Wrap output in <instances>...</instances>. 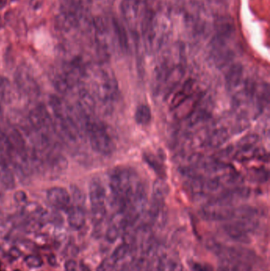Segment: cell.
Returning a JSON list of instances; mask_svg holds the SVG:
<instances>
[{
	"mask_svg": "<svg viewBox=\"0 0 270 271\" xmlns=\"http://www.w3.org/2000/svg\"><path fill=\"white\" fill-rule=\"evenodd\" d=\"M109 186L118 211L124 210L129 199L145 189L137 174L126 168H116L110 171Z\"/></svg>",
	"mask_w": 270,
	"mask_h": 271,
	"instance_id": "6da1fadb",
	"label": "cell"
},
{
	"mask_svg": "<svg viewBox=\"0 0 270 271\" xmlns=\"http://www.w3.org/2000/svg\"><path fill=\"white\" fill-rule=\"evenodd\" d=\"M86 133L93 150L103 155L113 153L115 144L105 124L93 118L87 122Z\"/></svg>",
	"mask_w": 270,
	"mask_h": 271,
	"instance_id": "7a4b0ae2",
	"label": "cell"
},
{
	"mask_svg": "<svg viewBox=\"0 0 270 271\" xmlns=\"http://www.w3.org/2000/svg\"><path fill=\"white\" fill-rule=\"evenodd\" d=\"M84 15V4L82 0H63L56 16V28L68 32L76 28Z\"/></svg>",
	"mask_w": 270,
	"mask_h": 271,
	"instance_id": "3957f363",
	"label": "cell"
},
{
	"mask_svg": "<svg viewBox=\"0 0 270 271\" xmlns=\"http://www.w3.org/2000/svg\"><path fill=\"white\" fill-rule=\"evenodd\" d=\"M95 95L103 102H111L118 94V84L116 78L110 71L101 70L97 75L94 82Z\"/></svg>",
	"mask_w": 270,
	"mask_h": 271,
	"instance_id": "277c9868",
	"label": "cell"
},
{
	"mask_svg": "<svg viewBox=\"0 0 270 271\" xmlns=\"http://www.w3.org/2000/svg\"><path fill=\"white\" fill-rule=\"evenodd\" d=\"M200 214L207 220L230 221L235 217V207L232 204L213 198L202 207Z\"/></svg>",
	"mask_w": 270,
	"mask_h": 271,
	"instance_id": "5b68a950",
	"label": "cell"
},
{
	"mask_svg": "<svg viewBox=\"0 0 270 271\" xmlns=\"http://www.w3.org/2000/svg\"><path fill=\"white\" fill-rule=\"evenodd\" d=\"M29 120L37 134L46 137H49L48 134L54 132L53 120L44 105H37L33 109L29 115Z\"/></svg>",
	"mask_w": 270,
	"mask_h": 271,
	"instance_id": "8992f818",
	"label": "cell"
},
{
	"mask_svg": "<svg viewBox=\"0 0 270 271\" xmlns=\"http://www.w3.org/2000/svg\"><path fill=\"white\" fill-rule=\"evenodd\" d=\"M15 83L17 84L18 90L30 99H34L38 96L40 93L38 84L26 70L19 69L16 72Z\"/></svg>",
	"mask_w": 270,
	"mask_h": 271,
	"instance_id": "52a82bcc",
	"label": "cell"
},
{
	"mask_svg": "<svg viewBox=\"0 0 270 271\" xmlns=\"http://www.w3.org/2000/svg\"><path fill=\"white\" fill-rule=\"evenodd\" d=\"M96 102L92 94L86 88H80L78 92L77 104L75 110L86 120L93 119Z\"/></svg>",
	"mask_w": 270,
	"mask_h": 271,
	"instance_id": "ba28073f",
	"label": "cell"
},
{
	"mask_svg": "<svg viewBox=\"0 0 270 271\" xmlns=\"http://www.w3.org/2000/svg\"><path fill=\"white\" fill-rule=\"evenodd\" d=\"M46 196L48 202L56 209L68 210L71 207V194L65 188L60 186L50 188L46 193Z\"/></svg>",
	"mask_w": 270,
	"mask_h": 271,
	"instance_id": "9c48e42d",
	"label": "cell"
},
{
	"mask_svg": "<svg viewBox=\"0 0 270 271\" xmlns=\"http://www.w3.org/2000/svg\"><path fill=\"white\" fill-rule=\"evenodd\" d=\"M89 196H90L91 212L95 211H106L105 199L106 194L105 189L101 182L97 179L91 181L89 186Z\"/></svg>",
	"mask_w": 270,
	"mask_h": 271,
	"instance_id": "30bf717a",
	"label": "cell"
},
{
	"mask_svg": "<svg viewBox=\"0 0 270 271\" xmlns=\"http://www.w3.org/2000/svg\"><path fill=\"white\" fill-rule=\"evenodd\" d=\"M203 95L201 93H193L183 103L175 108V116L178 119H187L199 105Z\"/></svg>",
	"mask_w": 270,
	"mask_h": 271,
	"instance_id": "8fae6325",
	"label": "cell"
},
{
	"mask_svg": "<svg viewBox=\"0 0 270 271\" xmlns=\"http://www.w3.org/2000/svg\"><path fill=\"white\" fill-rule=\"evenodd\" d=\"M0 183L7 189H14L15 186V175L11 164L4 153L0 151Z\"/></svg>",
	"mask_w": 270,
	"mask_h": 271,
	"instance_id": "7c38bea8",
	"label": "cell"
},
{
	"mask_svg": "<svg viewBox=\"0 0 270 271\" xmlns=\"http://www.w3.org/2000/svg\"><path fill=\"white\" fill-rule=\"evenodd\" d=\"M183 75H184V70L181 66L172 69L163 83L159 93H162L164 98H168L171 94L172 91L175 89L176 86L180 84Z\"/></svg>",
	"mask_w": 270,
	"mask_h": 271,
	"instance_id": "4fadbf2b",
	"label": "cell"
},
{
	"mask_svg": "<svg viewBox=\"0 0 270 271\" xmlns=\"http://www.w3.org/2000/svg\"><path fill=\"white\" fill-rule=\"evenodd\" d=\"M229 134L226 128L223 126L213 128L208 135L206 136L205 143L207 146L212 149H217L222 146L228 140Z\"/></svg>",
	"mask_w": 270,
	"mask_h": 271,
	"instance_id": "5bb4252c",
	"label": "cell"
},
{
	"mask_svg": "<svg viewBox=\"0 0 270 271\" xmlns=\"http://www.w3.org/2000/svg\"><path fill=\"white\" fill-rule=\"evenodd\" d=\"M68 222L71 228L74 229H80L86 223V214L83 206L71 205L68 209Z\"/></svg>",
	"mask_w": 270,
	"mask_h": 271,
	"instance_id": "9a60e30c",
	"label": "cell"
},
{
	"mask_svg": "<svg viewBox=\"0 0 270 271\" xmlns=\"http://www.w3.org/2000/svg\"><path fill=\"white\" fill-rule=\"evenodd\" d=\"M193 89H194V82L193 80H187L186 82H185L182 87L175 93V95L172 99L170 102L171 110H174L175 108L178 107V105L183 103L186 99L193 95L194 93Z\"/></svg>",
	"mask_w": 270,
	"mask_h": 271,
	"instance_id": "2e32d148",
	"label": "cell"
},
{
	"mask_svg": "<svg viewBox=\"0 0 270 271\" xmlns=\"http://www.w3.org/2000/svg\"><path fill=\"white\" fill-rule=\"evenodd\" d=\"M223 226V229L227 237L235 241L240 243H247L250 242L248 233H246L242 228H239L235 222L230 220Z\"/></svg>",
	"mask_w": 270,
	"mask_h": 271,
	"instance_id": "e0dca14e",
	"label": "cell"
},
{
	"mask_svg": "<svg viewBox=\"0 0 270 271\" xmlns=\"http://www.w3.org/2000/svg\"><path fill=\"white\" fill-rule=\"evenodd\" d=\"M242 74H243V69L240 65L236 64L232 65L226 74V83H227V87L231 90L232 89L233 90L240 86L242 84Z\"/></svg>",
	"mask_w": 270,
	"mask_h": 271,
	"instance_id": "ac0fdd59",
	"label": "cell"
},
{
	"mask_svg": "<svg viewBox=\"0 0 270 271\" xmlns=\"http://www.w3.org/2000/svg\"><path fill=\"white\" fill-rule=\"evenodd\" d=\"M44 213V209L39 203L35 202L27 203L22 206V216L26 218H41L42 213Z\"/></svg>",
	"mask_w": 270,
	"mask_h": 271,
	"instance_id": "d6986e66",
	"label": "cell"
},
{
	"mask_svg": "<svg viewBox=\"0 0 270 271\" xmlns=\"http://www.w3.org/2000/svg\"><path fill=\"white\" fill-rule=\"evenodd\" d=\"M135 121L139 125H147L152 120V112L148 105L141 104L138 106L135 113Z\"/></svg>",
	"mask_w": 270,
	"mask_h": 271,
	"instance_id": "ffe728a7",
	"label": "cell"
},
{
	"mask_svg": "<svg viewBox=\"0 0 270 271\" xmlns=\"http://www.w3.org/2000/svg\"><path fill=\"white\" fill-rule=\"evenodd\" d=\"M219 271H253L251 265L223 259Z\"/></svg>",
	"mask_w": 270,
	"mask_h": 271,
	"instance_id": "44dd1931",
	"label": "cell"
},
{
	"mask_svg": "<svg viewBox=\"0 0 270 271\" xmlns=\"http://www.w3.org/2000/svg\"><path fill=\"white\" fill-rule=\"evenodd\" d=\"M168 194V184L163 180H157L153 186V199L163 202Z\"/></svg>",
	"mask_w": 270,
	"mask_h": 271,
	"instance_id": "7402d4cb",
	"label": "cell"
},
{
	"mask_svg": "<svg viewBox=\"0 0 270 271\" xmlns=\"http://www.w3.org/2000/svg\"><path fill=\"white\" fill-rule=\"evenodd\" d=\"M114 29H115V32L118 35V41L120 42V46L124 50H128L129 41H128V37H127L125 30L115 19L114 20Z\"/></svg>",
	"mask_w": 270,
	"mask_h": 271,
	"instance_id": "603a6c76",
	"label": "cell"
},
{
	"mask_svg": "<svg viewBox=\"0 0 270 271\" xmlns=\"http://www.w3.org/2000/svg\"><path fill=\"white\" fill-rule=\"evenodd\" d=\"M258 136L256 134H249L244 137H242L238 143V149H246V148H253V147H257V143H258Z\"/></svg>",
	"mask_w": 270,
	"mask_h": 271,
	"instance_id": "cb8c5ba5",
	"label": "cell"
},
{
	"mask_svg": "<svg viewBox=\"0 0 270 271\" xmlns=\"http://www.w3.org/2000/svg\"><path fill=\"white\" fill-rule=\"evenodd\" d=\"M130 251V247L126 243H121L120 245L118 246L116 249L114 250L113 254L110 256V258L117 263L119 261L122 260L123 258L126 257L127 254Z\"/></svg>",
	"mask_w": 270,
	"mask_h": 271,
	"instance_id": "d4e9b609",
	"label": "cell"
},
{
	"mask_svg": "<svg viewBox=\"0 0 270 271\" xmlns=\"http://www.w3.org/2000/svg\"><path fill=\"white\" fill-rule=\"evenodd\" d=\"M122 230L120 226L118 224L112 223L110 224V227L108 228L105 233V239L110 242V243H114L118 239V237L120 236V231Z\"/></svg>",
	"mask_w": 270,
	"mask_h": 271,
	"instance_id": "484cf974",
	"label": "cell"
},
{
	"mask_svg": "<svg viewBox=\"0 0 270 271\" xmlns=\"http://www.w3.org/2000/svg\"><path fill=\"white\" fill-rule=\"evenodd\" d=\"M42 227L41 220L37 218H30L24 224V229L27 233H38Z\"/></svg>",
	"mask_w": 270,
	"mask_h": 271,
	"instance_id": "4316f807",
	"label": "cell"
},
{
	"mask_svg": "<svg viewBox=\"0 0 270 271\" xmlns=\"http://www.w3.org/2000/svg\"><path fill=\"white\" fill-rule=\"evenodd\" d=\"M71 189V198H72L74 204L84 207V203H85V198H84V194L81 191V189L78 187V186H72Z\"/></svg>",
	"mask_w": 270,
	"mask_h": 271,
	"instance_id": "83f0119b",
	"label": "cell"
},
{
	"mask_svg": "<svg viewBox=\"0 0 270 271\" xmlns=\"http://www.w3.org/2000/svg\"><path fill=\"white\" fill-rule=\"evenodd\" d=\"M24 261L30 268H38L43 265L42 258L40 256L34 255V254L26 256Z\"/></svg>",
	"mask_w": 270,
	"mask_h": 271,
	"instance_id": "f1b7e54d",
	"label": "cell"
},
{
	"mask_svg": "<svg viewBox=\"0 0 270 271\" xmlns=\"http://www.w3.org/2000/svg\"><path fill=\"white\" fill-rule=\"evenodd\" d=\"M116 263L111 258H107L100 263L97 271H114L116 267Z\"/></svg>",
	"mask_w": 270,
	"mask_h": 271,
	"instance_id": "f546056e",
	"label": "cell"
},
{
	"mask_svg": "<svg viewBox=\"0 0 270 271\" xmlns=\"http://www.w3.org/2000/svg\"><path fill=\"white\" fill-rule=\"evenodd\" d=\"M144 159L146 160L147 163H148L156 172L159 173V174H162V173H163V174H164L162 166L158 163L157 159L156 161H155V158L153 157L152 155H144Z\"/></svg>",
	"mask_w": 270,
	"mask_h": 271,
	"instance_id": "4dcf8cb0",
	"label": "cell"
},
{
	"mask_svg": "<svg viewBox=\"0 0 270 271\" xmlns=\"http://www.w3.org/2000/svg\"><path fill=\"white\" fill-rule=\"evenodd\" d=\"M14 199H15V203L23 206L24 204L27 203V194L22 190H18V191L15 192Z\"/></svg>",
	"mask_w": 270,
	"mask_h": 271,
	"instance_id": "1f68e13d",
	"label": "cell"
},
{
	"mask_svg": "<svg viewBox=\"0 0 270 271\" xmlns=\"http://www.w3.org/2000/svg\"><path fill=\"white\" fill-rule=\"evenodd\" d=\"M10 90V83L6 78L0 76V95L2 97L5 95H7V91Z\"/></svg>",
	"mask_w": 270,
	"mask_h": 271,
	"instance_id": "d6a6232c",
	"label": "cell"
},
{
	"mask_svg": "<svg viewBox=\"0 0 270 271\" xmlns=\"http://www.w3.org/2000/svg\"><path fill=\"white\" fill-rule=\"evenodd\" d=\"M193 268L195 271H212V267L202 263H194Z\"/></svg>",
	"mask_w": 270,
	"mask_h": 271,
	"instance_id": "836d02e7",
	"label": "cell"
},
{
	"mask_svg": "<svg viewBox=\"0 0 270 271\" xmlns=\"http://www.w3.org/2000/svg\"><path fill=\"white\" fill-rule=\"evenodd\" d=\"M77 267V263L73 259L67 261L65 263V271H75Z\"/></svg>",
	"mask_w": 270,
	"mask_h": 271,
	"instance_id": "e575fe53",
	"label": "cell"
},
{
	"mask_svg": "<svg viewBox=\"0 0 270 271\" xmlns=\"http://www.w3.org/2000/svg\"><path fill=\"white\" fill-rule=\"evenodd\" d=\"M9 255L11 256V258H14V259H17V258H19L20 256L22 255V252L18 248L13 247L9 251Z\"/></svg>",
	"mask_w": 270,
	"mask_h": 271,
	"instance_id": "d590c367",
	"label": "cell"
},
{
	"mask_svg": "<svg viewBox=\"0 0 270 271\" xmlns=\"http://www.w3.org/2000/svg\"><path fill=\"white\" fill-rule=\"evenodd\" d=\"M30 3L34 10H38L43 5L44 0H30Z\"/></svg>",
	"mask_w": 270,
	"mask_h": 271,
	"instance_id": "8d00e7d4",
	"label": "cell"
},
{
	"mask_svg": "<svg viewBox=\"0 0 270 271\" xmlns=\"http://www.w3.org/2000/svg\"><path fill=\"white\" fill-rule=\"evenodd\" d=\"M48 263H50L51 267H56L57 264V260H56V256L53 254H51L48 257Z\"/></svg>",
	"mask_w": 270,
	"mask_h": 271,
	"instance_id": "74e56055",
	"label": "cell"
},
{
	"mask_svg": "<svg viewBox=\"0 0 270 271\" xmlns=\"http://www.w3.org/2000/svg\"><path fill=\"white\" fill-rule=\"evenodd\" d=\"M15 1H17V0H0V10L4 9L7 5L11 4Z\"/></svg>",
	"mask_w": 270,
	"mask_h": 271,
	"instance_id": "f35d334b",
	"label": "cell"
},
{
	"mask_svg": "<svg viewBox=\"0 0 270 271\" xmlns=\"http://www.w3.org/2000/svg\"><path fill=\"white\" fill-rule=\"evenodd\" d=\"M7 230V223L2 221V220H0V234H2V233H6Z\"/></svg>",
	"mask_w": 270,
	"mask_h": 271,
	"instance_id": "ab89813d",
	"label": "cell"
},
{
	"mask_svg": "<svg viewBox=\"0 0 270 271\" xmlns=\"http://www.w3.org/2000/svg\"><path fill=\"white\" fill-rule=\"evenodd\" d=\"M80 270L81 271H91L87 265L84 263H80Z\"/></svg>",
	"mask_w": 270,
	"mask_h": 271,
	"instance_id": "60d3db41",
	"label": "cell"
},
{
	"mask_svg": "<svg viewBox=\"0 0 270 271\" xmlns=\"http://www.w3.org/2000/svg\"><path fill=\"white\" fill-rule=\"evenodd\" d=\"M20 271V270H15V271Z\"/></svg>",
	"mask_w": 270,
	"mask_h": 271,
	"instance_id": "b9f144b4",
	"label": "cell"
}]
</instances>
